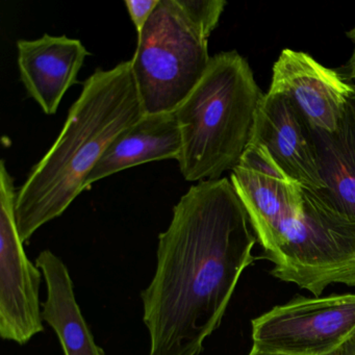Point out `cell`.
<instances>
[{
  "label": "cell",
  "instance_id": "obj_1",
  "mask_svg": "<svg viewBox=\"0 0 355 355\" xmlns=\"http://www.w3.org/2000/svg\"><path fill=\"white\" fill-rule=\"evenodd\" d=\"M257 239L230 180L193 184L159 236L157 267L141 293L149 355H199L221 325Z\"/></svg>",
  "mask_w": 355,
  "mask_h": 355
},
{
  "label": "cell",
  "instance_id": "obj_2",
  "mask_svg": "<svg viewBox=\"0 0 355 355\" xmlns=\"http://www.w3.org/2000/svg\"><path fill=\"white\" fill-rule=\"evenodd\" d=\"M144 115L130 61L87 78L57 140L17 190L16 223L24 244L63 215L112 143Z\"/></svg>",
  "mask_w": 355,
  "mask_h": 355
},
{
  "label": "cell",
  "instance_id": "obj_3",
  "mask_svg": "<svg viewBox=\"0 0 355 355\" xmlns=\"http://www.w3.org/2000/svg\"><path fill=\"white\" fill-rule=\"evenodd\" d=\"M263 96L238 51L211 57L196 88L174 112L182 144L178 162L187 182L220 180L239 165Z\"/></svg>",
  "mask_w": 355,
  "mask_h": 355
},
{
  "label": "cell",
  "instance_id": "obj_4",
  "mask_svg": "<svg viewBox=\"0 0 355 355\" xmlns=\"http://www.w3.org/2000/svg\"><path fill=\"white\" fill-rule=\"evenodd\" d=\"M265 257L273 263L274 277L315 297L331 284L355 288V220L327 190L304 188L302 213L284 226Z\"/></svg>",
  "mask_w": 355,
  "mask_h": 355
},
{
  "label": "cell",
  "instance_id": "obj_5",
  "mask_svg": "<svg viewBox=\"0 0 355 355\" xmlns=\"http://www.w3.org/2000/svg\"><path fill=\"white\" fill-rule=\"evenodd\" d=\"M209 39L182 13L178 0H161L130 60L145 115L173 113L209 68Z\"/></svg>",
  "mask_w": 355,
  "mask_h": 355
},
{
  "label": "cell",
  "instance_id": "obj_6",
  "mask_svg": "<svg viewBox=\"0 0 355 355\" xmlns=\"http://www.w3.org/2000/svg\"><path fill=\"white\" fill-rule=\"evenodd\" d=\"M252 347L278 355H324L355 336V294L297 297L255 318Z\"/></svg>",
  "mask_w": 355,
  "mask_h": 355
},
{
  "label": "cell",
  "instance_id": "obj_7",
  "mask_svg": "<svg viewBox=\"0 0 355 355\" xmlns=\"http://www.w3.org/2000/svg\"><path fill=\"white\" fill-rule=\"evenodd\" d=\"M14 180L3 159L0 163V336L26 345L40 332L43 277L28 259L16 223Z\"/></svg>",
  "mask_w": 355,
  "mask_h": 355
},
{
  "label": "cell",
  "instance_id": "obj_8",
  "mask_svg": "<svg viewBox=\"0 0 355 355\" xmlns=\"http://www.w3.org/2000/svg\"><path fill=\"white\" fill-rule=\"evenodd\" d=\"M230 180L266 254L275 246L284 226L302 213L304 187L257 143H249Z\"/></svg>",
  "mask_w": 355,
  "mask_h": 355
},
{
  "label": "cell",
  "instance_id": "obj_9",
  "mask_svg": "<svg viewBox=\"0 0 355 355\" xmlns=\"http://www.w3.org/2000/svg\"><path fill=\"white\" fill-rule=\"evenodd\" d=\"M352 84L303 51L286 49L272 69L268 92L288 99L311 130L334 132L347 114Z\"/></svg>",
  "mask_w": 355,
  "mask_h": 355
},
{
  "label": "cell",
  "instance_id": "obj_10",
  "mask_svg": "<svg viewBox=\"0 0 355 355\" xmlns=\"http://www.w3.org/2000/svg\"><path fill=\"white\" fill-rule=\"evenodd\" d=\"M250 143L263 145L274 161L304 188L326 190L313 130L294 105L267 92L259 101Z\"/></svg>",
  "mask_w": 355,
  "mask_h": 355
},
{
  "label": "cell",
  "instance_id": "obj_11",
  "mask_svg": "<svg viewBox=\"0 0 355 355\" xmlns=\"http://www.w3.org/2000/svg\"><path fill=\"white\" fill-rule=\"evenodd\" d=\"M18 68L26 92L46 115H55L68 90L78 83L90 55L78 39L45 34L36 40L17 41Z\"/></svg>",
  "mask_w": 355,
  "mask_h": 355
},
{
  "label": "cell",
  "instance_id": "obj_12",
  "mask_svg": "<svg viewBox=\"0 0 355 355\" xmlns=\"http://www.w3.org/2000/svg\"><path fill=\"white\" fill-rule=\"evenodd\" d=\"M182 146L174 112L144 115L112 143L89 175L85 189L107 176L149 162L178 161Z\"/></svg>",
  "mask_w": 355,
  "mask_h": 355
},
{
  "label": "cell",
  "instance_id": "obj_13",
  "mask_svg": "<svg viewBox=\"0 0 355 355\" xmlns=\"http://www.w3.org/2000/svg\"><path fill=\"white\" fill-rule=\"evenodd\" d=\"M46 284L43 319L57 334L64 355H105L95 343L76 300L74 284L66 263L51 250H43L36 259Z\"/></svg>",
  "mask_w": 355,
  "mask_h": 355
},
{
  "label": "cell",
  "instance_id": "obj_14",
  "mask_svg": "<svg viewBox=\"0 0 355 355\" xmlns=\"http://www.w3.org/2000/svg\"><path fill=\"white\" fill-rule=\"evenodd\" d=\"M311 130L326 190L340 209L355 220V122L347 111L334 132Z\"/></svg>",
  "mask_w": 355,
  "mask_h": 355
},
{
  "label": "cell",
  "instance_id": "obj_15",
  "mask_svg": "<svg viewBox=\"0 0 355 355\" xmlns=\"http://www.w3.org/2000/svg\"><path fill=\"white\" fill-rule=\"evenodd\" d=\"M187 19L209 39L219 24L227 3L224 0H178Z\"/></svg>",
  "mask_w": 355,
  "mask_h": 355
},
{
  "label": "cell",
  "instance_id": "obj_16",
  "mask_svg": "<svg viewBox=\"0 0 355 355\" xmlns=\"http://www.w3.org/2000/svg\"><path fill=\"white\" fill-rule=\"evenodd\" d=\"M159 1L161 0H125L124 1L128 15L138 35L146 26L155 8L159 6Z\"/></svg>",
  "mask_w": 355,
  "mask_h": 355
},
{
  "label": "cell",
  "instance_id": "obj_17",
  "mask_svg": "<svg viewBox=\"0 0 355 355\" xmlns=\"http://www.w3.org/2000/svg\"><path fill=\"white\" fill-rule=\"evenodd\" d=\"M346 35L347 37L352 41L353 45H354V49H353L350 60H349L347 65L345 66V70H346V72H345L343 78H344V80H346V82H349V80H354L355 82V26L352 30L347 32Z\"/></svg>",
  "mask_w": 355,
  "mask_h": 355
},
{
  "label": "cell",
  "instance_id": "obj_18",
  "mask_svg": "<svg viewBox=\"0 0 355 355\" xmlns=\"http://www.w3.org/2000/svg\"><path fill=\"white\" fill-rule=\"evenodd\" d=\"M324 355H355V336L347 340L336 350Z\"/></svg>",
  "mask_w": 355,
  "mask_h": 355
},
{
  "label": "cell",
  "instance_id": "obj_19",
  "mask_svg": "<svg viewBox=\"0 0 355 355\" xmlns=\"http://www.w3.org/2000/svg\"><path fill=\"white\" fill-rule=\"evenodd\" d=\"M347 111H348L349 115L352 118L353 121L355 122V84H352V91L349 95Z\"/></svg>",
  "mask_w": 355,
  "mask_h": 355
},
{
  "label": "cell",
  "instance_id": "obj_20",
  "mask_svg": "<svg viewBox=\"0 0 355 355\" xmlns=\"http://www.w3.org/2000/svg\"><path fill=\"white\" fill-rule=\"evenodd\" d=\"M248 355H278L273 354V353L265 352V351L259 350V349L255 348V347H252L251 348L250 352H249Z\"/></svg>",
  "mask_w": 355,
  "mask_h": 355
}]
</instances>
